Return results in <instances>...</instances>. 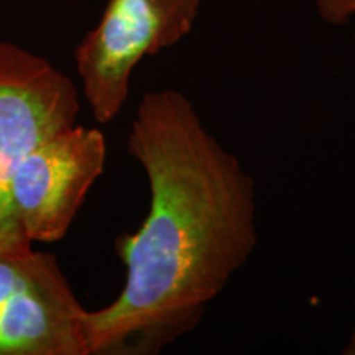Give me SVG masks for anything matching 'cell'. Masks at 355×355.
I'll list each match as a JSON object with an SVG mask.
<instances>
[{
    "instance_id": "cell-1",
    "label": "cell",
    "mask_w": 355,
    "mask_h": 355,
    "mask_svg": "<svg viewBox=\"0 0 355 355\" xmlns=\"http://www.w3.org/2000/svg\"><path fill=\"white\" fill-rule=\"evenodd\" d=\"M150 204L115 250L125 283L89 309L91 355H157L199 326L259 245L255 178L178 89L141 96L127 135Z\"/></svg>"
},
{
    "instance_id": "cell-2",
    "label": "cell",
    "mask_w": 355,
    "mask_h": 355,
    "mask_svg": "<svg viewBox=\"0 0 355 355\" xmlns=\"http://www.w3.org/2000/svg\"><path fill=\"white\" fill-rule=\"evenodd\" d=\"M201 6L202 0H107L74 50L81 94L97 123L122 112L137 66L188 37Z\"/></svg>"
},
{
    "instance_id": "cell-3",
    "label": "cell",
    "mask_w": 355,
    "mask_h": 355,
    "mask_svg": "<svg viewBox=\"0 0 355 355\" xmlns=\"http://www.w3.org/2000/svg\"><path fill=\"white\" fill-rule=\"evenodd\" d=\"M79 89L51 61L12 42H0V254L33 247L13 220L8 184L35 145L78 123Z\"/></svg>"
},
{
    "instance_id": "cell-4",
    "label": "cell",
    "mask_w": 355,
    "mask_h": 355,
    "mask_svg": "<svg viewBox=\"0 0 355 355\" xmlns=\"http://www.w3.org/2000/svg\"><path fill=\"white\" fill-rule=\"evenodd\" d=\"M0 355H91L89 309L50 252L0 254Z\"/></svg>"
},
{
    "instance_id": "cell-5",
    "label": "cell",
    "mask_w": 355,
    "mask_h": 355,
    "mask_svg": "<svg viewBox=\"0 0 355 355\" xmlns=\"http://www.w3.org/2000/svg\"><path fill=\"white\" fill-rule=\"evenodd\" d=\"M101 128L74 123L53 133L20 159L8 184L13 220L30 243L63 241L105 168Z\"/></svg>"
},
{
    "instance_id": "cell-6",
    "label": "cell",
    "mask_w": 355,
    "mask_h": 355,
    "mask_svg": "<svg viewBox=\"0 0 355 355\" xmlns=\"http://www.w3.org/2000/svg\"><path fill=\"white\" fill-rule=\"evenodd\" d=\"M316 12L319 19L326 24L343 26L355 17V0H316Z\"/></svg>"
},
{
    "instance_id": "cell-7",
    "label": "cell",
    "mask_w": 355,
    "mask_h": 355,
    "mask_svg": "<svg viewBox=\"0 0 355 355\" xmlns=\"http://www.w3.org/2000/svg\"><path fill=\"white\" fill-rule=\"evenodd\" d=\"M354 285H355V278H354ZM343 354L344 355H355V329L352 331V334H350L347 344L344 345Z\"/></svg>"
}]
</instances>
